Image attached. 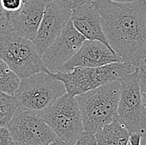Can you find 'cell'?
Wrapping results in <instances>:
<instances>
[{
    "instance_id": "6da1fadb",
    "label": "cell",
    "mask_w": 146,
    "mask_h": 145,
    "mask_svg": "<svg viewBox=\"0 0 146 145\" xmlns=\"http://www.w3.org/2000/svg\"><path fill=\"white\" fill-rule=\"evenodd\" d=\"M101 18L111 48L125 64L140 67L146 63V0L115 3L92 0Z\"/></svg>"
},
{
    "instance_id": "7a4b0ae2",
    "label": "cell",
    "mask_w": 146,
    "mask_h": 145,
    "mask_svg": "<svg viewBox=\"0 0 146 145\" xmlns=\"http://www.w3.org/2000/svg\"><path fill=\"white\" fill-rule=\"evenodd\" d=\"M119 95L120 83L116 80L75 96L82 114L84 130L96 134L116 120Z\"/></svg>"
},
{
    "instance_id": "3957f363",
    "label": "cell",
    "mask_w": 146,
    "mask_h": 145,
    "mask_svg": "<svg viewBox=\"0 0 146 145\" xmlns=\"http://www.w3.org/2000/svg\"><path fill=\"white\" fill-rule=\"evenodd\" d=\"M66 93L63 83L56 79L47 69L20 79L13 94L18 109L42 116L56 100Z\"/></svg>"
},
{
    "instance_id": "277c9868",
    "label": "cell",
    "mask_w": 146,
    "mask_h": 145,
    "mask_svg": "<svg viewBox=\"0 0 146 145\" xmlns=\"http://www.w3.org/2000/svg\"><path fill=\"white\" fill-rule=\"evenodd\" d=\"M0 58L20 79L46 69L33 41L18 34L7 23L0 26Z\"/></svg>"
},
{
    "instance_id": "5b68a950",
    "label": "cell",
    "mask_w": 146,
    "mask_h": 145,
    "mask_svg": "<svg viewBox=\"0 0 146 145\" xmlns=\"http://www.w3.org/2000/svg\"><path fill=\"white\" fill-rule=\"evenodd\" d=\"M131 67L124 62H115L97 68L76 67L69 72H49L63 83L68 94L75 97L106 83L119 80L131 72Z\"/></svg>"
},
{
    "instance_id": "8992f818",
    "label": "cell",
    "mask_w": 146,
    "mask_h": 145,
    "mask_svg": "<svg viewBox=\"0 0 146 145\" xmlns=\"http://www.w3.org/2000/svg\"><path fill=\"white\" fill-rule=\"evenodd\" d=\"M119 81L120 95L116 120L131 134H139L146 141V107L140 92L139 68L119 79Z\"/></svg>"
},
{
    "instance_id": "52a82bcc",
    "label": "cell",
    "mask_w": 146,
    "mask_h": 145,
    "mask_svg": "<svg viewBox=\"0 0 146 145\" xmlns=\"http://www.w3.org/2000/svg\"><path fill=\"white\" fill-rule=\"evenodd\" d=\"M41 117L57 138L67 145L75 144L85 131L78 103L67 93L56 100Z\"/></svg>"
},
{
    "instance_id": "ba28073f",
    "label": "cell",
    "mask_w": 146,
    "mask_h": 145,
    "mask_svg": "<svg viewBox=\"0 0 146 145\" xmlns=\"http://www.w3.org/2000/svg\"><path fill=\"white\" fill-rule=\"evenodd\" d=\"M13 141L22 145H50L57 137L37 114L18 109L8 125Z\"/></svg>"
},
{
    "instance_id": "9c48e42d",
    "label": "cell",
    "mask_w": 146,
    "mask_h": 145,
    "mask_svg": "<svg viewBox=\"0 0 146 145\" xmlns=\"http://www.w3.org/2000/svg\"><path fill=\"white\" fill-rule=\"evenodd\" d=\"M86 38L81 34L70 21L62 33L41 56L45 68L50 72L58 71L80 49Z\"/></svg>"
},
{
    "instance_id": "30bf717a",
    "label": "cell",
    "mask_w": 146,
    "mask_h": 145,
    "mask_svg": "<svg viewBox=\"0 0 146 145\" xmlns=\"http://www.w3.org/2000/svg\"><path fill=\"white\" fill-rule=\"evenodd\" d=\"M72 11L54 0L46 5L35 38L33 40L40 56L54 42L70 21Z\"/></svg>"
},
{
    "instance_id": "8fae6325",
    "label": "cell",
    "mask_w": 146,
    "mask_h": 145,
    "mask_svg": "<svg viewBox=\"0 0 146 145\" xmlns=\"http://www.w3.org/2000/svg\"><path fill=\"white\" fill-rule=\"evenodd\" d=\"M115 62L122 60L115 51L100 41L86 39L76 54L58 71L69 72L76 67L97 68Z\"/></svg>"
},
{
    "instance_id": "7c38bea8",
    "label": "cell",
    "mask_w": 146,
    "mask_h": 145,
    "mask_svg": "<svg viewBox=\"0 0 146 145\" xmlns=\"http://www.w3.org/2000/svg\"><path fill=\"white\" fill-rule=\"evenodd\" d=\"M52 0H28L19 11L10 14L5 20L18 34L33 40L46 5Z\"/></svg>"
},
{
    "instance_id": "4fadbf2b",
    "label": "cell",
    "mask_w": 146,
    "mask_h": 145,
    "mask_svg": "<svg viewBox=\"0 0 146 145\" xmlns=\"http://www.w3.org/2000/svg\"><path fill=\"white\" fill-rule=\"evenodd\" d=\"M71 21L75 28L85 37L86 39L100 41L113 50L103 31L100 13L92 1L73 9Z\"/></svg>"
},
{
    "instance_id": "5bb4252c",
    "label": "cell",
    "mask_w": 146,
    "mask_h": 145,
    "mask_svg": "<svg viewBox=\"0 0 146 145\" xmlns=\"http://www.w3.org/2000/svg\"><path fill=\"white\" fill-rule=\"evenodd\" d=\"M131 134L118 120L105 126L95 137L97 145H128Z\"/></svg>"
},
{
    "instance_id": "9a60e30c",
    "label": "cell",
    "mask_w": 146,
    "mask_h": 145,
    "mask_svg": "<svg viewBox=\"0 0 146 145\" xmlns=\"http://www.w3.org/2000/svg\"><path fill=\"white\" fill-rule=\"evenodd\" d=\"M20 78L0 58V91L13 95L20 84Z\"/></svg>"
},
{
    "instance_id": "2e32d148",
    "label": "cell",
    "mask_w": 146,
    "mask_h": 145,
    "mask_svg": "<svg viewBox=\"0 0 146 145\" xmlns=\"http://www.w3.org/2000/svg\"><path fill=\"white\" fill-rule=\"evenodd\" d=\"M18 109V103L13 95L0 91V128L8 127Z\"/></svg>"
},
{
    "instance_id": "e0dca14e",
    "label": "cell",
    "mask_w": 146,
    "mask_h": 145,
    "mask_svg": "<svg viewBox=\"0 0 146 145\" xmlns=\"http://www.w3.org/2000/svg\"><path fill=\"white\" fill-rule=\"evenodd\" d=\"M23 3V0H0V14L2 18L6 20L10 14L22 9Z\"/></svg>"
},
{
    "instance_id": "ac0fdd59",
    "label": "cell",
    "mask_w": 146,
    "mask_h": 145,
    "mask_svg": "<svg viewBox=\"0 0 146 145\" xmlns=\"http://www.w3.org/2000/svg\"><path fill=\"white\" fill-rule=\"evenodd\" d=\"M139 79L142 100L146 107V69L142 66L139 67Z\"/></svg>"
},
{
    "instance_id": "d6986e66",
    "label": "cell",
    "mask_w": 146,
    "mask_h": 145,
    "mask_svg": "<svg viewBox=\"0 0 146 145\" xmlns=\"http://www.w3.org/2000/svg\"><path fill=\"white\" fill-rule=\"evenodd\" d=\"M74 145H97L95 134L84 131L77 142Z\"/></svg>"
},
{
    "instance_id": "ffe728a7",
    "label": "cell",
    "mask_w": 146,
    "mask_h": 145,
    "mask_svg": "<svg viewBox=\"0 0 146 145\" xmlns=\"http://www.w3.org/2000/svg\"><path fill=\"white\" fill-rule=\"evenodd\" d=\"M54 1L70 9L71 10H73L87 2H90L91 0H54Z\"/></svg>"
},
{
    "instance_id": "44dd1931",
    "label": "cell",
    "mask_w": 146,
    "mask_h": 145,
    "mask_svg": "<svg viewBox=\"0 0 146 145\" xmlns=\"http://www.w3.org/2000/svg\"><path fill=\"white\" fill-rule=\"evenodd\" d=\"M13 141L7 127L0 128V145H9Z\"/></svg>"
},
{
    "instance_id": "7402d4cb",
    "label": "cell",
    "mask_w": 146,
    "mask_h": 145,
    "mask_svg": "<svg viewBox=\"0 0 146 145\" xmlns=\"http://www.w3.org/2000/svg\"><path fill=\"white\" fill-rule=\"evenodd\" d=\"M130 145H141V136L139 134H132L129 138Z\"/></svg>"
},
{
    "instance_id": "603a6c76",
    "label": "cell",
    "mask_w": 146,
    "mask_h": 145,
    "mask_svg": "<svg viewBox=\"0 0 146 145\" xmlns=\"http://www.w3.org/2000/svg\"><path fill=\"white\" fill-rule=\"evenodd\" d=\"M92 1V0H91ZM111 2H115V3H134L140 0H109Z\"/></svg>"
},
{
    "instance_id": "cb8c5ba5",
    "label": "cell",
    "mask_w": 146,
    "mask_h": 145,
    "mask_svg": "<svg viewBox=\"0 0 146 145\" xmlns=\"http://www.w3.org/2000/svg\"><path fill=\"white\" fill-rule=\"evenodd\" d=\"M50 145H67L66 143H64L63 141H62V140H60L59 138H56L55 141H53L52 144Z\"/></svg>"
},
{
    "instance_id": "d4e9b609",
    "label": "cell",
    "mask_w": 146,
    "mask_h": 145,
    "mask_svg": "<svg viewBox=\"0 0 146 145\" xmlns=\"http://www.w3.org/2000/svg\"><path fill=\"white\" fill-rule=\"evenodd\" d=\"M9 145H22V144H21L20 143H18V142H16V141H13H13L11 142V144H10Z\"/></svg>"
},
{
    "instance_id": "484cf974",
    "label": "cell",
    "mask_w": 146,
    "mask_h": 145,
    "mask_svg": "<svg viewBox=\"0 0 146 145\" xmlns=\"http://www.w3.org/2000/svg\"><path fill=\"white\" fill-rule=\"evenodd\" d=\"M141 66H142V67H143L144 68H145V69H146V63H145V64H142Z\"/></svg>"
},
{
    "instance_id": "4316f807",
    "label": "cell",
    "mask_w": 146,
    "mask_h": 145,
    "mask_svg": "<svg viewBox=\"0 0 146 145\" xmlns=\"http://www.w3.org/2000/svg\"><path fill=\"white\" fill-rule=\"evenodd\" d=\"M27 1H28V0H23V2H24V3H26Z\"/></svg>"
},
{
    "instance_id": "83f0119b",
    "label": "cell",
    "mask_w": 146,
    "mask_h": 145,
    "mask_svg": "<svg viewBox=\"0 0 146 145\" xmlns=\"http://www.w3.org/2000/svg\"><path fill=\"white\" fill-rule=\"evenodd\" d=\"M0 11H1V7H0Z\"/></svg>"
}]
</instances>
